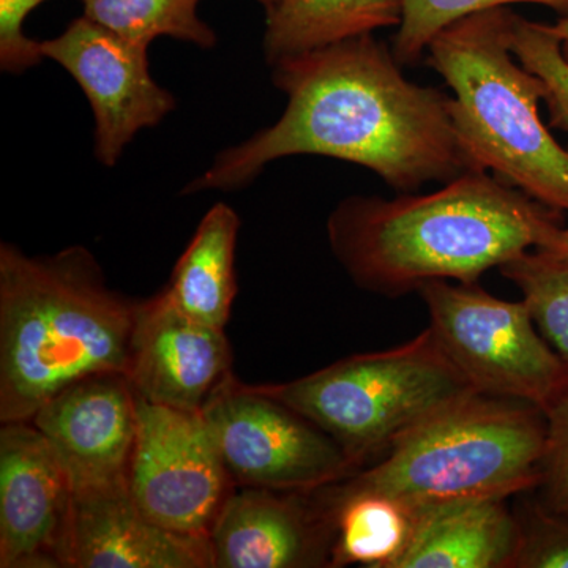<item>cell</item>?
I'll use <instances>...</instances> for the list:
<instances>
[{"label":"cell","instance_id":"6da1fadb","mask_svg":"<svg viewBox=\"0 0 568 568\" xmlns=\"http://www.w3.org/2000/svg\"><path fill=\"white\" fill-rule=\"evenodd\" d=\"M282 118L224 149L183 194L244 189L268 163L294 155L358 164L396 193L478 170L452 121V95L407 80L392 44L354 37L274 63Z\"/></svg>","mask_w":568,"mask_h":568},{"label":"cell","instance_id":"7a4b0ae2","mask_svg":"<svg viewBox=\"0 0 568 568\" xmlns=\"http://www.w3.org/2000/svg\"><path fill=\"white\" fill-rule=\"evenodd\" d=\"M558 227V211L488 171H469L433 193L347 196L328 216L327 237L361 290L402 297L435 280L477 283L545 248Z\"/></svg>","mask_w":568,"mask_h":568},{"label":"cell","instance_id":"3957f363","mask_svg":"<svg viewBox=\"0 0 568 568\" xmlns=\"http://www.w3.org/2000/svg\"><path fill=\"white\" fill-rule=\"evenodd\" d=\"M141 301L111 290L81 245L29 256L0 245V422L31 420L82 377L123 373Z\"/></svg>","mask_w":568,"mask_h":568},{"label":"cell","instance_id":"277c9868","mask_svg":"<svg viewBox=\"0 0 568 568\" xmlns=\"http://www.w3.org/2000/svg\"><path fill=\"white\" fill-rule=\"evenodd\" d=\"M517 17L499 7L463 18L437 33L425 62L452 91L455 132L478 170L568 212V148L541 122L545 82L514 61Z\"/></svg>","mask_w":568,"mask_h":568},{"label":"cell","instance_id":"5b68a950","mask_svg":"<svg viewBox=\"0 0 568 568\" xmlns=\"http://www.w3.org/2000/svg\"><path fill=\"white\" fill-rule=\"evenodd\" d=\"M547 439L544 410L476 392L410 429L383 458L338 485L392 497L410 510L474 497L508 499L540 487Z\"/></svg>","mask_w":568,"mask_h":568},{"label":"cell","instance_id":"8992f818","mask_svg":"<svg viewBox=\"0 0 568 568\" xmlns=\"http://www.w3.org/2000/svg\"><path fill=\"white\" fill-rule=\"evenodd\" d=\"M332 437L355 469L373 465L429 417L476 394L432 331L355 354L298 379L256 386Z\"/></svg>","mask_w":568,"mask_h":568},{"label":"cell","instance_id":"52a82bcc","mask_svg":"<svg viewBox=\"0 0 568 568\" xmlns=\"http://www.w3.org/2000/svg\"><path fill=\"white\" fill-rule=\"evenodd\" d=\"M440 345L480 394L547 410L568 364L538 331L526 302L500 301L478 283L435 280L417 291Z\"/></svg>","mask_w":568,"mask_h":568},{"label":"cell","instance_id":"ba28073f","mask_svg":"<svg viewBox=\"0 0 568 568\" xmlns=\"http://www.w3.org/2000/svg\"><path fill=\"white\" fill-rule=\"evenodd\" d=\"M203 416L237 488L310 493L357 470L323 429L235 376Z\"/></svg>","mask_w":568,"mask_h":568},{"label":"cell","instance_id":"9c48e42d","mask_svg":"<svg viewBox=\"0 0 568 568\" xmlns=\"http://www.w3.org/2000/svg\"><path fill=\"white\" fill-rule=\"evenodd\" d=\"M126 488L145 517L194 537H209L237 489L201 410L155 405L140 396Z\"/></svg>","mask_w":568,"mask_h":568},{"label":"cell","instance_id":"30bf717a","mask_svg":"<svg viewBox=\"0 0 568 568\" xmlns=\"http://www.w3.org/2000/svg\"><path fill=\"white\" fill-rule=\"evenodd\" d=\"M40 47L43 58L69 71L88 97L95 125L93 155L103 166H115L141 130L159 125L174 111L173 93L152 78L149 44L82 14Z\"/></svg>","mask_w":568,"mask_h":568},{"label":"cell","instance_id":"8fae6325","mask_svg":"<svg viewBox=\"0 0 568 568\" xmlns=\"http://www.w3.org/2000/svg\"><path fill=\"white\" fill-rule=\"evenodd\" d=\"M69 476L31 422L0 428V568H65Z\"/></svg>","mask_w":568,"mask_h":568},{"label":"cell","instance_id":"7c38bea8","mask_svg":"<svg viewBox=\"0 0 568 568\" xmlns=\"http://www.w3.org/2000/svg\"><path fill=\"white\" fill-rule=\"evenodd\" d=\"M29 422L50 444L73 491L126 480L136 436V394L129 376L82 377L47 399Z\"/></svg>","mask_w":568,"mask_h":568},{"label":"cell","instance_id":"4fadbf2b","mask_svg":"<svg viewBox=\"0 0 568 568\" xmlns=\"http://www.w3.org/2000/svg\"><path fill=\"white\" fill-rule=\"evenodd\" d=\"M126 376L145 402L203 413L234 376L233 353L224 328L183 315L162 291L138 306Z\"/></svg>","mask_w":568,"mask_h":568},{"label":"cell","instance_id":"5bb4252c","mask_svg":"<svg viewBox=\"0 0 568 568\" xmlns=\"http://www.w3.org/2000/svg\"><path fill=\"white\" fill-rule=\"evenodd\" d=\"M209 540L213 568H331L332 526L313 491L237 488Z\"/></svg>","mask_w":568,"mask_h":568},{"label":"cell","instance_id":"9a60e30c","mask_svg":"<svg viewBox=\"0 0 568 568\" xmlns=\"http://www.w3.org/2000/svg\"><path fill=\"white\" fill-rule=\"evenodd\" d=\"M65 568H213L211 540L153 523L134 504L126 480L78 489Z\"/></svg>","mask_w":568,"mask_h":568},{"label":"cell","instance_id":"2e32d148","mask_svg":"<svg viewBox=\"0 0 568 568\" xmlns=\"http://www.w3.org/2000/svg\"><path fill=\"white\" fill-rule=\"evenodd\" d=\"M519 521L507 497H474L414 510L394 568H514Z\"/></svg>","mask_w":568,"mask_h":568},{"label":"cell","instance_id":"e0dca14e","mask_svg":"<svg viewBox=\"0 0 568 568\" xmlns=\"http://www.w3.org/2000/svg\"><path fill=\"white\" fill-rule=\"evenodd\" d=\"M241 219L233 207L216 203L197 224L196 233L175 264L164 287L183 315L224 328L237 295L235 246Z\"/></svg>","mask_w":568,"mask_h":568},{"label":"cell","instance_id":"ac0fdd59","mask_svg":"<svg viewBox=\"0 0 568 568\" xmlns=\"http://www.w3.org/2000/svg\"><path fill=\"white\" fill-rule=\"evenodd\" d=\"M402 0H274L265 10L268 65L293 55L398 28Z\"/></svg>","mask_w":568,"mask_h":568},{"label":"cell","instance_id":"d6986e66","mask_svg":"<svg viewBox=\"0 0 568 568\" xmlns=\"http://www.w3.org/2000/svg\"><path fill=\"white\" fill-rule=\"evenodd\" d=\"M313 493L332 526L331 568H394L413 532L414 510L392 497L347 491L338 481Z\"/></svg>","mask_w":568,"mask_h":568},{"label":"cell","instance_id":"ffe728a7","mask_svg":"<svg viewBox=\"0 0 568 568\" xmlns=\"http://www.w3.org/2000/svg\"><path fill=\"white\" fill-rule=\"evenodd\" d=\"M201 0H82L84 17L125 39L149 44L159 37H173L196 47L213 48L216 36L197 14ZM264 10L274 0H254Z\"/></svg>","mask_w":568,"mask_h":568},{"label":"cell","instance_id":"44dd1931","mask_svg":"<svg viewBox=\"0 0 568 568\" xmlns=\"http://www.w3.org/2000/svg\"><path fill=\"white\" fill-rule=\"evenodd\" d=\"M499 272L517 284L538 331L568 364V263L530 250Z\"/></svg>","mask_w":568,"mask_h":568},{"label":"cell","instance_id":"7402d4cb","mask_svg":"<svg viewBox=\"0 0 568 568\" xmlns=\"http://www.w3.org/2000/svg\"><path fill=\"white\" fill-rule=\"evenodd\" d=\"M532 3L555 10L560 18L568 17V0H402V21L392 50L403 67H416L425 61L429 43L448 26L480 11Z\"/></svg>","mask_w":568,"mask_h":568},{"label":"cell","instance_id":"603a6c76","mask_svg":"<svg viewBox=\"0 0 568 568\" xmlns=\"http://www.w3.org/2000/svg\"><path fill=\"white\" fill-rule=\"evenodd\" d=\"M514 568H568V515L538 503L518 517Z\"/></svg>","mask_w":568,"mask_h":568},{"label":"cell","instance_id":"cb8c5ba5","mask_svg":"<svg viewBox=\"0 0 568 568\" xmlns=\"http://www.w3.org/2000/svg\"><path fill=\"white\" fill-rule=\"evenodd\" d=\"M548 424L547 454L544 462L541 504L568 515V381L564 390L545 410Z\"/></svg>","mask_w":568,"mask_h":568},{"label":"cell","instance_id":"d4e9b609","mask_svg":"<svg viewBox=\"0 0 568 568\" xmlns=\"http://www.w3.org/2000/svg\"><path fill=\"white\" fill-rule=\"evenodd\" d=\"M44 0H0V69L21 74L43 59L40 41L24 33V21Z\"/></svg>","mask_w":568,"mask_h":568},{"label":"cell","instance_id":"484cf974","mask_svg":"<svg viewBox=\"0 0 568 568\" xmlns=\"http://www.w3.org/2000/svg\"><path fill=\"white\" fill-rule=\"evenodd\" d=\"M541 250L568 263V226H559L558 230H556V233L552 234L551 241L548 242V245Z\"/></svg>","mask_w":568,"mask_h":568},{"label":"cell","instance_id":"4316f807","mask_svg":"<svg viewBox=\"0 0 568 568\" xmlns=\"http://www.w3.org/2000/svg\"><path fill=\"white\" fill-rule=\"evenodd\" d=\"M552 31L558 33L560 47H562L564 59L568 62V17L559 18L556 24H552Z\"/></svg>","mask_w":568,"mask_h":568}]
</instances>
